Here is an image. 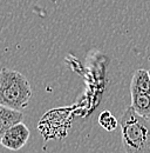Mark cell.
<instances>
[{
    "instance_id": "277c9868",
    "label": "cell",
    "mask_w": 150,
    "mask_h": 153,
    "mask_svg": "<svg viewBox=\"0 0 150 153\" xmlns=\"http://www.w3.org/2000/svg\"><path fill=\"white\" fill-rule=\"evenodd\" d=\"M24 113L21 111H15L10 107L0 105V141L5 132L13 125L22 121Z\"/></svg>"
},
{
    "instance_id": "6da1fadb",
    "label": "cell",
    "mask_w": 150,
    "mask_h": 153,
    "mask_svg": "<svg viewBox=\"0 0 150 153\" xmlns=\"http://www.w3.org/2000/svg\"><path fill=\"white\" fill-rule=\"evenodd\" d=\"M124 153H150V119L128 107L120 118Z\"/></svg>"
},
{
    "instance_id": "7a4b0ae2",
    "label": "cell",
    "mask_w": 150,
    "mask_h": 153,
    "mask_svg": "<svg viewBox=\"0 0 150 153\" xmlns=\"http://www.w3.org/2000/svg\"><path fill=\"white\" fill-rule=\"evenodd\" d=\"M32 97V87L27 78L18 71H0V105L15 111L25 110Z\"/></svg>"
},
{
    "instance_id": "5b68a950",
    "label": "cell",
    "mask_w": 150,
    "mask_h": 153,
    "mask_svg": "<svg viewBox=\"0 0 150 153\" xmlns=\"http://www.w3.org/2000/svg\"><path fill=\"white\" fill-rule=\"evenodd\" d=\"M131 107L138 115L150 119V93L131 92Z\"/></svg>"
},
{
    "instance_id": "8992f818",
    "label": "cell",
    "mask_w": 150,
    "mask_h": 153,
    "mask_svg": "<svg viewBox=\"0 0 150 153\" xmlns=\"http://www.w3.org/2000/svg\"><path fill=\"white\" fill-rule=\"evenodd\" d=\"M130 92L150 93V78L148 71L146 70L135 71L132 79H131Z\"/></svg>"
},
{
    "instance_id": "3957f363",
    "label": "cell",
    "mask_w": 150,
    "mask_h": 153,
    "mask_svg": "<svg viewBox=\"0 0 150 153\" xmlns=\"http://www.w3.org/2000/svg\"><path fill=\"white\" fill-rule=\"evenodd\" d=\"M29 135L31 132L28 127L22 121H20L18 124L11 126L5 132L1 138L0 144L11 151H19L27 144Z\"/></svg>"
},
{
    "instance_id": "52a82bcc",
    "label": "cell",
    "mask_w": 150,
    "mask_h": 153,
    "mask_svg": "<svg viewBox=\"0 0 150 153\" xmlns=\"http://www.w3.org/2000/svg\"><path fill=\"white\" fill-rule=\"evenodd\" d=\"M99 124L101 127H103L106 131L108 132H112L117 125H118V121L117 119L110 113V111H103L101 112V114L99 115Z\"/></svg>"
},
{
    "instance_id": "ba28073f",
    "label": "cell",
    "mask_w": 150,
    "mask_h": 153,
    "mask_svg": "<svg viewBox=\"0 0 150 153\" xmlns=\"http://www.w3.org/2000/svg\"><path fill=\"white\" fill-rule=\"evenodd\" d=\"M148 73H149V78H150V70H149V71H148Z\"/></svg>"
}]
</instances>
